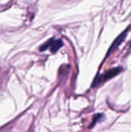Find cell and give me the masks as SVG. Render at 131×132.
Masks as SVG:
<instances>
[{"instance_id": "2", "label": "cell", "mask_w": 131, "mask_h": 132, "mask_svg": "<svg viewBox=\"0 0 131 132\" xmlns=\"http://www.w3.org/2000/svg\"><path fill=\"white\" fill-rule=\"evenodd\" d=\"M121 70L122 68L119 67V68H113V69H111L110 70L107 71L105 74L101 76V77H97V78L96 79V81H94V85H98V83L101 82V81H106V80H109L110 79L113 78V77H114V76L118 75L119 73H120Z\"/></svg>"}, {"instance_id": "1", "label": "cell", "mask_w": 131, "mask_h": 132, "mask_svg": "<svg viewBox=\"0 0 131 132\" xmlns=\"http://www.w3.org/2000/svg\"><path fill=\"white\" fill-rule=\"evenodd\" d=\"M62 45L63 42L61 39H50L41 46V47L40 48V50L43 51V50H45L50 48V51L51 52L55 53L59 48H60L62 46Z\"/></svg>"}, {"instance_id": "4", "label": "cell", "mask_w": 131, "mask_h": 132, "mask_svg": "<svg viewBox=\"0 0 131 132\" xmlns=\"http://www.w3.org/2000/svg\"><path fill=\"white\" fill-rule=\"evenodd\" d=\"M129 45H130V47H131V41H130V43H129Z\"/></svg>"}, {"instance_id": "3", "label": "cell", "mask_w": 131, "mask_h": 132, "mask_svg": "<svg viewBox=\"0 0 131 132\" xmlns=\"http://www.w3.org/2000/svg\"><path fill=\"white\" fill-rule=\"evenodd\" d=\"M127 32H128V30H126L124 32L121 34L119 35L116 39V40L113 42V43L112 44L111 46H110V48H109V52H108L107 53V57L109 56V55H110L111 53H113V52H114V50L118 47V46H119L120 44L124 41L125 39L126 38V36H127Z\"/></svg>"}]
</instances>
